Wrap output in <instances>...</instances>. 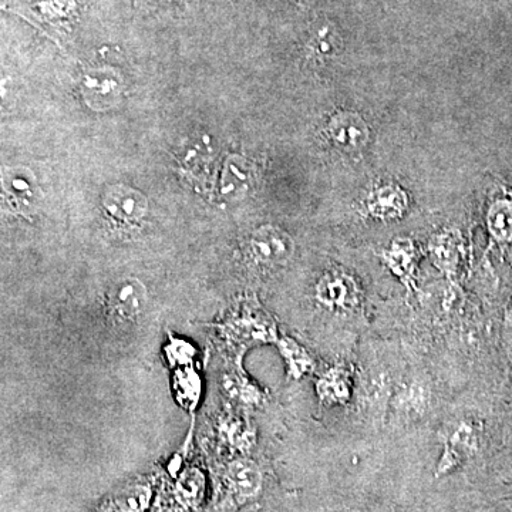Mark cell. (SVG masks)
Instances as JSON below:
<instances>
[{"label": "cell", "mask_w": 512, "mask_h": 512, "mask_svg": "<svg viewBox=\"0 0 512 512\" xmlns=\"http://www.w3.org/2000/svg\"><path fill=\"white\" fill-rule=\"evenodd\" d=\"M328 140L342 153L348 156H362L369 146L370 127L360 114L355 111H338L330 117L326 127Z\"/></svg>", "instance_id": "1"}, {"label": "cell", "mask_w": 512, "mask_h": 512, "mask_svg": "<svg viewBox=\"0 0 512 512\" xmlns=\"http://www.w3.org/2000/svg\"><path fill=\"white\" fill-rule=\"evenodd\" d=\"M248 249L256 264L272 268L288 264L295 254V242L284 229L264 225L251 235Z\"/></svg>", "instance_id": "2"}, {"label": "cell", "mask_w": 512, "mask_h": 512, "mask_svg": "<svg viewBox=\"0 0 512 512\" xmlns=\"http://www.w3.org/2000/svg\"><path fill=\"white\" fill-rule=\"evenodd\" d=\"M316 301L330 311H349L359 302V286L342 269L325 272L315 289Z\"/></svg>", "instance_id": "3"}, {"label": "cell", "mask_w": 512, "mask_h": 512, "mask_svg": "<svg viewBox=\"0 0 512 512\" xmlns=\"http://www.w3.org/2000/svg\"><path fill=\"white\" fill-rule=\"evenodd\" d=\"M147 302V288L136 278L117 282L107 293V308L114 316L123 320L138 318L146 311Z\"/></svg>", "instance_id": "4"}, {"label": "cell", "mask_w": 512, "mask_h": 512, "mask_svg": "<svg viewBox=\"0 0 512 512\" xmlns=\"http://www.w3.org/2000/svg\"><path fill=\"white\" fill-rule=\"evenodd\" d=\"M365 207L367 214L376 220H399L409 208V197L400 185L379 184L367 194Z\"/></svg>", "instance_id": "5"}, {"label": "cell", "mask_w": 512, "mask_h": 512, "mask_svg": "<svg viewBox=\"0 0 512 512\" xmlns=\"http://www.w3.org/2000/svg\"><path fill=\"white\" fill-rule=\"evenodd\" d=\"M379 256L383 264L392 271L394 276H397L402 281V284L409 291L416 286L419 251H417L412 239H396L389 248L382 249L379 252Z\"/></svg>", "instance_id": "6"}, {"label": "cell", "mask_w": 512, "mask_h": 512, "mask_svg": "<svg viewBox=\"0 0 512 512\" xmlns=\"http://www.w3.org/2000/svg\"><path fill=\"white\" fill-rule=\"evenodd\" d=\"M104 208L111 220L123 225H137L146 217L147 200L140 192L121 185L111 188L104 198Z\"/></svg>", "instance_id": "7"}, {"label": "cell", "mask_w": 512, "mask_h": 512, "mask_svg": "<svg viewBox=\"0 0 512 512\" xmlns=\"http://www.w3.org/2000/svg\"><path fill=\"white\" fill-rule=\"evenodd\" d=\"M229 490L241 501H248L261 493L264 476L261 468L248 458L232 461L227 468Z\"/></svg>", "instance_id": "8"}, {"label": "cell", "mask_w": 512, "mask_h": 512, "mask_svg": "<svg viewBox=\"0 0 512 512\" xmlns=\"http://www.w3.org/2000/svg\"><path fill=\"white\" fill-rule=\"evenodd\" d=\"M478 447V437L473 427L461 424L450 434L446 443L443 458L439 464V474L450 473L468 458L473 457Z\"/></svg>", "instance_id": "9"}, {"label": "cell", "mask_w": 512, "mask_h": 512, "mask_svg": "<svg viewBox=\"0 0 512 512\" xmlns=\"http://www.w3.org/2000/svg\"><path fill=\"white\" fill-rule=\"evenodd\" d=\"M487 227L497 244H512V191L504 190L491 201L487 210Z\"/></svg>", "instance_id": "10"}, {"label": "cell", "mask_w": 512, "mask_h": 512, "mask_svg": "<svg viewBox=\"0 0 512 512\" xmlns=\"http://www.w3.org/2000/svg\"><path fill=\"white\" fill-rule=\"evenodd\" d=\"M461 252H463V242L456 231L441 232L431 242V255H433L434 264L439 266L444 274H456Z\"/></svg>", "instance_id": "11"}, {"label": "cell", "mask_w": 512, "mask_h": 512, "mask_svg": "<svg viewBox=\"0 0 512 512\" xmlns=\"http://www.w3.org/2000/svg\"><path fill=\"white\" fill-rule=\"evenodd\" d=\"M340 49H342V37L330 23L320 26L309 39V55L315 60L325 62V60L333 59L339 55Z\"/></svg>", "instance_id": "12"}, {"label": "cell", "mask_w": 512, "mask_h": 512, "mask_svg": "<svg viewBox=\"0 0 512 512\" xmlns=\"http://www.w3.org/2000/svg\"><path fill=\"white\" fill-rule=\"evenodd\" d=\"M319 396L326 403H345L350 397L348 373L342 369H332L323 375L318 382Z\"/></svg>", "instance_id": "13"}, {"label": "cell", "mask_w": 512, "mask_h": 512, "mask_svg": "<svg viewBox=\"0 0 512 512\" xmlns=\"http://www.w3.org/2000/svg\"><path fill=\"white\" fill-rule=\"evenodd\" d=\"M29 175L20 173V171H9L5 178V190L8 191L9 200L19 202V205H29L30 197L33 195L32 183L29 181Z\"/></svg>", "instance_id": "14"}, {"label": "cell", "mask_w": 512, "mask_h": 512, "mask_svg": "<svg viewBox=\"0 0 512 512\" xmlns=\"http://www.w3.org/2000/svg\"><path fill=\"white\" fill-rule=\"evenodd\" d=\"M286 357H288L289 363H291L292 370H301V372H305L309 367L308 355H306L305 350L296 346L291 340V343H288V348L285 350Z\"/></svg>", "instance_id": "15"}, {"label": "cell", "mask_w": 512, "mask_h": 512, "mask_svg": "<svg viewBox=\"0 0 512 512\" xmlns=\"http://www.w3.org/2000/svg\"><path fill=\"white\" fill-rule=\"evenodd\" d=\"M505 318H507V329L508 332H510V336L512 333V295L510 298V302H508L507 305V315H505Z\"/></svg>", "instance_id": "16"}, {"label": "cell", "mask_w": 512, "mask_h": 512, "mask_svg": "<svg viewBox=\"0 0 512 512\" xmlns=\"http://www.w3.org/2000/svg\"><path fill=\"white\" fill-rule=\"evenodd\" d=\"M296 2H298L299 5L301 6H308L312 5V3L315 2V0H296Z\"/></svg>", "instance_id": "17"}]
</instances>
